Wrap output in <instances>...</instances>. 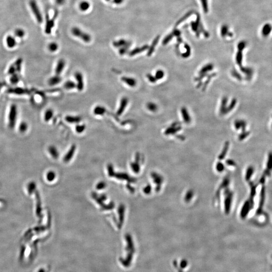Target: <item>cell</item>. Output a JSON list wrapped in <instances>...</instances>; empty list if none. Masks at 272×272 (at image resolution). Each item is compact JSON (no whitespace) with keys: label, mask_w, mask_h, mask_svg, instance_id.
<instances>
[{"label":"cell","mask_w":272,"mask_h":272,"mask_svg":"<svg viewBox=\"0 0 272 272\" xmlns=\"http://www.w3.org/2000/svg\"><path fill=\"white\" fill-rule=\"evenodd\" d=\"M213 68H214V65H213L212 64H208L202 68L199 72V74L206 73L208 72L209 71H211L213 70Z\"/></svg>","instance_id":"d4e9b609"},{"label":"cell","mask_w":272,"mask_h":272,"mask_svg":"<svg viewBox=\"0 0 272 272\" xmlns=\"http://www.w3.org/2000/svg\"><path fill=\"white\" fill-rule=\"evenodd\" d=\"M250 134L249 132H247V131H245V132H242V133L240 134L239 136V140H243L245 138H246Z\"/></svg>","instance_id":"b9f144b4"},{"label":"cell","mask_w":272,"mask_h":272,"mask_svg":"<svg viewBox=\"0 0 272 272\" xmlns=\"http://www.w3.org/2000/svg\"><path fill=\"white\" fill-rule=\"evenodd\" d=\"M192 14V12H189L186 15L184 16V17H183L182 18L180 19L179 21H178L177 23V25H178L180 24V23H181V22H183V21H185V20H186V19L188 18Z\"/></svg>","instance_id":"f6af8a7d"},{"label":"cell","mask_w":272,"mask_h":272,"mask_svg":"<svg viewBox=\"0 0 272 272\" xmlns=\"http://www.w3.org/2000/svg\"><path fill=\"white\" fill-rule=\"evenodd\" d=\"M58 11H55L54 13V16L52 18H49V14L46 13V16H45V19H46V25H45V32L46 34H51L52 33V29L54 27L55 25V20L57 18V17L58 16Z\"/></svg>","instance_id":"5b68a950"},{"label":"cell","mask_w":272,"mask_h":272,"mask_svg":"<svg viewBox=\"0 0 272 272\" xmlns=\"http://www.w3.org/2000/svg\"><path fill=\"white\" fill-rule=\"evenodd\" d=\"M64 87L67 90H72L76 87V84L71 80H68L64 83Z\"/></svg>","instance_id":"83f0119b"},{"label":"cell","mask_w":272,"mask_h":272,"mask_svg":"<svg viewBox=\"0 0 272 272\" xmlns=\"http://www.w3.org/2000/svg\"><path fill=\"white\" fill-rule=\"evenodd\" d=\"M272 31V25L270 23H267L263 26L262 29H261V33L262 36L264 37H267L269 36V35L270 34V33Z\"/></svg>","instance_id":"4fadbf2b"},{"label":"cell","mask_w":272,"mask_h":272,"mask_svg":"<svg viewBox=\"0 0 272 272\" xmlns=\"http://www.w3.org/2000/svg\"><path fill=\"white\" fill-rule=\"evenodd\" d=\"M240 70L242 72L245 74L247 77L250 78L252 76L253 74V70L252 68L241 66L240 67Z\"/></svg>","instance_id":"cb8c5ba5"},{"label":"cell","mask_w":272,"mask_h":272,"mask_svg":"<svg viewBox=\"0 0 272 272\" xmlns=\"http://www.w3.org/2000/svg\"><path fill=\"white\" fill-rule=\"evenodd\" d=\"M66 66V62L65 60L61 58L58 60L55 67V73L57 75H60L63 71Z\"/></svg>","instance_id":"ba28073f"},{"label":"cell","mask_w":272,"mask_h":272,"mask_svg":"<svg viewBox=\"0 0 272 272\" xmlns=\"http://www.w3.org/2000/svg\"><path fill=\"white\" fill-rule=\"evenodd\" d=\"M246 42L245 41H241L238 43L237 45V48L238 51H243L246 46Z\"/></svg>","instance_id":"60d3db41"},{"label":"cell","mask_w":272,"mask_h":272,"mask_svg":"<svg viewBox=\"0 0 272 272\" xmlns=\"http://www.w3.org/2000/svg\"><path fill=\"white\" fill-rule=\"evenodd\" d=\"M184 46H185V48L186 49V52L181 54V55L183 58H188L191 55V48L189 45H188L187 43H185Z\"/></svg>","instance_id":"1f68e13d"},{"label":"cell","mask_w":272,"mask_h":272,"mask_svg":"<svg viewBox=\"0 0 272 272\" xmlns=\"http://www.w3.org/2000/svg\"><path fill=\"white\" fill-rule=\"evenodd\" d=\"M234 126L237 130L241 129V123H240V120H236L234 122Z\"/></svg>","instance_id":"681fc988"},{"label":"cell","mask_w":272,"mask_h":272,"mask_svg":"<svg viewBox=\"0 0 272 272\" xmlns=\"http://www.w3.org/2000/svg\"><path fill=\"white\" fill-rule=\"evenodd\" d=\"M242 58H243V55H242V51H238L236 55V62L237 64L240 67L242 66Z\"/></svg>","instance_id":"4316f807"},{"label":"cell","mask_w":272,"mask_h":272,"mask_svg":"<svg viewBox=\"0 0 272 272\" xmlns=\"http://www.w3.org/2000/svg\"><path fill=\"white\" fill-rule=\"evenodd\" d=\"M240 120V123H241V129L242 132H245L246 131V122L245 121V120Z\"/></svg>","instance_id":"c3c4849f"},{"label":"cell","mask_w":272,"mask_h":272,"mask_svg":"<svg viewBox=\"0 0 272 272\" xmlns=\"http://www.w3.org/2000/svg\"><path fill=\"white\" fill-rule=\"evenodd\" d=\"M14 34H15V36H17L19 38H22V37L24 36L25 33V31L23 30V29H21V28H18V29H16Z\"/></svg>","instance_id":"836d02e7"},{"label":"cell","mask_w":272,"mask_h":272,"mask_svg":"<svg viewBox=\"0 0 272 272\" xmlns=\"http://www.w3.org/2000/svg\"><path fill=\"white\" fill-rule=\"evenodd\" d=\"M29 6L31 8L33 13L35 16L38 23H42L43 22V17L40 11L37 2L36 0H30L29 1Z\"/></svg>","instance_id":"7a4b0ae2"},{"label":"cell","mask_w":272,"mask_h":272,"mask_svg":"<svg viewBox=\"0 0 272 272\" xmlns=\"http://www.w3.org/2000/svg\"><path fill=\"white\" fill-rule=\"evenodd\" d=\"M149 48V46L148 45H144L141 47H139V48H136L133 49L132 51L129 52V55L130 57H133L134 55H138V54H140L142 52H144V51L147 50Z\"/></svg>","instance_id":"8fae6325"},{"label":"cell","mask_w":272,"mask_h":272,"mask_svg":"<svg viewBox=\"0 0 272 272\" xmlns=\"http://www.w3.org/2000/svg\"><path fill=\"white\" fill-rule=\"evenodd\" d=\"M164 76V72L162 70H159L156 72L155 77L156 80H158L163 78V77Z\"/></svg>","instance_id":"74e56055"},{"label":"cell","mask_w":272,"mask_h":272,"mask_svg":"<svg viewBox=\"0 0 272 272\" xmlns=\"http://www.w3.org/2000/svg\"><path fill=\"white\" fill-rule=\"evenodd\" d=\"M61 81L62 78L60 77V75H55L48 79V84L51 86H55L56 85L59 84Z\"/></svg>","instance_id":"5bb4252c"},{"label":"cell","mask_w":272,"mask_h":272,"mask_svg":"<svg viewBox=\"0 0 272 272\" xmlns=\"http://www.w3.org/2000/svg\"><path fill=\"white\" fill-rule=\"evenodd\" d=\"M174 36V31H172V33H171L170 34H168V35L166 37H165L164 39H163V42H162L163 45H166L167 43H168V42L172 39V38H173Z\"/></svg>","instance_id":"d590c367"},{"label":"cell","mask_w":272,"mask_h":272,"mask_svg":"<svg viewBox=\"0 0 272 272\" xmlns=\"http://www.w3.org/2000/svg\"><path fill=\"white\" fill-rule=\"evenodd\" d=\"M85 129H86V126L84 124H81V125L78 124L75 127L76 131L79 134H81L82 133H83L85 130Z\"/></svg>","instance_id":"e575fe53"},{"label":"cell","mask_w":272,"mask_h":272,"mask_svg":"<svg viewBox=\"0 0 272 272\" xmlns=\"http://www.w3.org/2000/svg\"><path fill=\"white\" fill-rule=\"evenodd\" d=\"M19 81V78L18 76L17 75V74H13L10 78L11 83L13 84H16L18 83Z\"/></svg>","instance_id":"f35d334b"},{"label":"cell","mask_w":272,"mask_h":272,"mask_svg":"<svg viewBox=\"0 0 272 272\" xmlns=\"http://www.w3.org/2000/svg\"><path fill=\"white\" fill-rule=\"evenodd\" d=\"M208 75V73L200 74V75L198 77H196V78H195V81H201L203 80V79L205 77H207Z\"/></svg>","instance_id":"7bdbcfd3"},{"label":"cell","mask_w":272,"mask_h":272,"mask_svg":"<svg viewBox=\"0 0 272 272\" xmlns=\"http://www.w3.org/2000/svg\"><path fill=\"white\" fill-rule=\"evenodd\" d=\"M55 2L58 5H62L65 3V0H55Z\"/></svg>","instance_id":"816d5d0a"},{"label":"cell","mask_w":272,"mask_h":272,"mask_svg":"<svg viewBox=\"0 0 272 272\" xmlns=\"http://www.w3.org/2000/svg\"><path fill=\"white\" fill-rule=\"evenodd\" d=\"M113 2L117 5H120L123 2V0H113Z\"/></svg>","instance_id":"f5cc1de1"},{"label":"cell","mask_w":272,"mask_h":272,"mask_svg":"<svg viewBox=\"0 0 272 272\" xmlns=\"http://www.w3.org/2000/svg\"><path fill=\"white\" fill-rule=\"evenodd\" d=\"M65 120L69 123L78 124L79 123L81 122L82 117L80 116L67 115L66 117H65Z\"/></svg>","instance_id":"7c38bea8"},{"label":"cell","mask_w":272,"mask_h":272,"mask_svg":"<svg viewBox=\"0 0 272 272\" xmlns=\"http://www.w3.org/2000/svg\"><path fill=\"white\" fill-rule=\"evenodd\" d=\"M90 4L87 1H83L79 4V8L82 11H86L89 9Z\"/></svg>","instance_id":"f546056e"},{"label":"cell","mask_w":272,"mask_h":272,"mask_svg":"<svg viewBox=\"0 0 272 272\" xmlns=\"http://www.w3.org/2000/svg\"><path fill=\"white\" fill-rule=\"evenodd\" d=\"M129 46H123V47L120 48L119 51H118L119 54H120V55H124L125 54H126L129 52Z\"/></svg>","instance_id":"ab89813d"},{"label":"cell","mask_w":272,"mask_h":272,"mask_svg":"<svg viewBox=\"0 0 272 272\" xmlns=\"http://www.w3.org/2000/svg\"><path fill=\"white\" fill-rule=\"evenodd\" d=\"M146 77H147V78L148 79L149 81L151 82V83H155L157 81V80H156L155 77V76H153L152 75H151V74H147Z\"/></svg>","instance_id":"bcb514c9"},{"label":"cell","mask_w":272,"mask_h":272,"mask_svg":"<svg viewBox=\"0 0 272 272\" xmlns=\"http://www.w3.org/2000/svg\"><path fill=\"white\" fill-rule=\"evenodd\" d=\"M177 138L180 139V140H185V137L183 135H177Z\"/></svg>","instance_id":"9f6ffc18"},{"label":"cell","mask_w":272,"mask_h":272,"mask_svg":"<svg viewBox=\"0 0 272 272\" xmlns=\"http://www.w3.org/2000/svg\"><path fill=\"white\" fill-rule=\"evenodd\" d=\"M203 82L202 81H199V83H198L197 86H196V88H199L201 87L202 86H203Z\"/></svg>","instance_id":"db71d44e"},{"label":"cell","mask_w":272,"mask_h":272,"mask_svg":"<svg viewBox=\"0 0 272 272\" xmlns=\"http://www.w3.org/2000/svg\"><path fill=\"white\" fill-rule=\"evenodd\" d=\"M220 32L221 35L223 37H226L227 36L229 37H231L232 36V33L230 32L229 33V28L226 25H223V26H222Z\"/></svg>","instance_id":"7402d4cb"},{"label":"cell","mask_w":272,"mask_h":272,"mask_svg":"<svg viewBox=\"0 0 272 272\" xmlns=\"http://www.w3.org/2000/svg\"><path fill=\"white\" fill-rule=\"evenodd\" d=\"M159 39H160V36H157L154 39V40L153 41L152 43V45H151V46L148 48V51L147 52V55L148 57L151 56L152 55L153 53L154 52L156 46L157 45V44L158 43Z\"/></svg>","instance_id":"9a60e30c"},{"label":"cell","mask_w":272,"mask_h":272,"mask_svg":"<svg viewBox=\"0 0 272 272\" xmlns=\"http://www.w3.org/2000/svg\"><path fill=\"white\" fill-rule=\"evenodd\" d=\"M147 108L149 111L152 112H155L157 111L158 109V106L155 103H153V102H148L147 104Z\"/></svg>","instance_id":"4dcf8cb0"},{"label":"cell","mask_w":272,"mask_h":272,"mask_svg":"<svg viewBox=\"0 0 272 272\" xmlns=\"http://www.w3.org/2000/svg\"><path fill=\"white\" fill-rule=\"evenodd\" d=\"M54 111L52 109H48L45 111L44 115H43V118L45 120V122H48L50 121L52 118L54 117Z\"/></svg>","instance_id":"44dd1931"},{"label":"cell","mask_w":272,"mask_h":272,"mask_svg":"<svg viewBox=\"0 0 272 272\" xmlns=\"http://www.w3.org/2000/svg\"><path fill=\"white\" fill-rule=\"evenodd\" d=\"M105 1H109L110 0H105Z\"/></svg>","instance_id":"680465c9"},{"label":"cell","mask_w":272,"mask_h":272,"mask_svg":"<svg viewBox=\"0 0 272 272\" xmlns=\"http://www.w3.org/2000/svg\"><path fill=\"white\" fill-rule=\"evenodd\" d=\"M38 272H45V269L42 268V269H40L39 270Z\"/></svg>","instance_id":"6f0895ef"},{"label":"cell","mask_w":272,"mask_h":272,"mask_svg":"<svg viewBox=\"0 0 272 272\" xmlns=\"http://www.w3.org/2000/svg\"><path fill=\"white\" fill-rule=\"evenodd\" d=\"M18 117V108L15 104L11 105L8 114V126L10 129H13L15 126Z\"/></svg>","instance_id":"6da1fadb"},{"label":"cell","mask_w":272,"mask_h":272,"mask_svg":"<svg viewBox=\"0 0 272 272\" xmlns=\"http://www.w3.org/2000/svg\"><path fill=\"white\" fill-rule=\"evenodd\" d=\"M58 45L55 42H51L48 45V49L51 52H55L58 49Z\"/></svg>","instance_id":"d6a6232c"},{"label":"cell","mask_w":272,"mask_h":272,"mask_svg":"<svg viewBox=\"0 0 272 272\" xmlns=\"http://www.w3.org/2000/svg\"><path fill=\"white\" fill-rule=\"evenodd\" d=\"M253 172H254V169L252 167H249L248 169V174H247V175H246V177H247L248 179L251 178V177L252 175V174H253Z\"/></svg>","instance_id":"f907efd6"},{"label":"cell","mask_w":272,"mask_h":272,"mask_svg":"<svg viewBox=\"0 0 272 272\" xmlns=\"http://www.w3.org/2000/svg\"><path fill=\"white\" fill-rule=\"evenodd\" d=\"M201 2L202 5V8H203V11L205 13H207L209 11L208 9V0H201Z\"/></svg>","instance_id":"8d00e7d4"},{"label":"cell","mask_w":272,"mask_h":272,"mask_svg":"<svg viewBox=\"0 0 272 272\" xmlns=\"http://www.w3.org/2000/svg\"><path fill=\"white\" fill-rule=\"evenodd\" d=\"M180 123H180V122H174V123H172L171 126L174 127H177V126H179V125H180Z\"/></svg>","instance_id":"11a10c76"},{"label":"cell","mask_w":272,"mask_h":272,"mask_svg":"<svg viewBox=\"0 0 272 272\" xmlns=\"http://www.w3.org/2000/svg\"><path fill=\"white\" fill-rule=\"evenodd\" d=\"M237 100L235 98H233L231 100L230 105L228 106L226 108V114H228V112H230L234 109V108H235L236 105Z\"/></svg>","instance_id":"f1b7e54d"},{"label":"cell","mask_w":272,"mask_h":272,"mask_svg":"<svg viewBox=\"0 0 272 272\" xmlns=\"http://www.w3.org/2000/svg\"><path fill=\"white\" fill-rule=\"evenodd\" d=\"M228 102V98L226 96L223 97L222 99L221 104L220 108V113L221 115H225L226 114V108Z\"/></svg>","instance_id":"e0dca14e"},{"label":"cell","mask_w":272,"mask_h":272,"mask_svg":"<svg viewBox=\"0 0 272 272\" xmlns=\"http://www.w3.org/2000/svg\"><path fill=\"white\" fill-rule=\"evenodd\" d=\"M181 113L183 117L184 122L186 123H189L191 122V118L188 110L186 108L183 107L181 108Z\"/></svg>","instance_id":"ac0fdd59"},{"label":"cell","mask_w":272,"mask_h":272,"mask_svg":"<svg viewBox=\"0 0 272 272\" xmlns=\"http://www.w3.org/2000/svg\"><path fill=\"white\" fill-rule=\"evenodd\" d=\"M106 109L104 106L97 105L93 110V113L96 115H103L106 113Z\"/></svg>","instance_id":"ffe728a7"},{"label":"cell","mask_w":272,"mask_h":272,"mask_svg":"<svg viewBox=\"0 0 272 272\" xmlns=\"http://www.w3.org/2000/svg\"><path fill=\"white\" fill-rule=\"evenodd\" d=\"M267 168L269 169H271L272 168V153L270 152L269 153V158H268V161H267Z\"/></svg>","instance_id":"7dc6e473"},{"label":"cell","mask_w":272,"mask_h":272,"mask_svg":"<svg viewBox=\"0 0 272 272\" xmlns=\"http://www.w3.org/2000/svg\"></svg>","instance_id":"91938a15"},{"label":"cell","mask_w":272,"mask_h":272,"mask_svg":"<svg viewBox=\"0 0 272 272\" xmlns=\"http://www.w3.org/2000/svg\"><path fill=\"white\" fill-rule=\"evenodd\" d=\"M75 78L77 81L76 87H77V89L79 91H82L84 89V83L83 75L80 72H77L75 74Z\"/></svg>","instance_id":"8992f818"},{"label":"cell","mask_w":272,"mask_h":272,"mask_svg":"<svg viewBox=\"0 0 272 272\" xmlns=\"http://www.w3.org/2000/svg\"><path fill=\"white\" fill-rule=\"evenodd\" d=\"M129 103V99L128 97H123L121 99L120 102V106L118 107V109L117 111V114L118 116L122 115L124 111L126 108L127 106Z\"/></svg>","instance_id":"52a82bcc"},{"label":"cell","mask_w":272,"mask_h":272,"mask_svg":"<svg viewBox=\"0 0 272 272\" xmlns=\"http://www.w3.org/2000/svg\"><path fill=\"white\" fill-rule=\"evenodd\" d=\"M29 128V126L28 125L27 123L25 121L21 122L18 126V130L20 133H24L27 131Z\"/></svg>","instance_id":"484cf974"},{"label":"cell","mask_w":272,"mask_h":272,"mask_svg":"<svg viewBox=\"0 0 272 272\" xmlns=\"http://www.w3.org/2000/svg\"><path fill=\"white\" fill-rule=\"evenodd\" d=\"M7 45L10 48H14L17 45V42L15 39L11 36H8L6 38Z\"/></svg>","instance_id":"d6986e66"},{"label":"cell","mask_w":272,"mask_h":272,"mask_svg":"<svg viewBox=\"0 0 272 272\" xmlns=\"http://www.w3.org/2000/svg\"><path fill=\"white\" fill-rule=\"evenodd\" d=\"M182 129V127L180 126H178L177 127H172L168 128L167 129L165 130L164 132L165 135H174L176 133L178 132L179 131H180Z\"/></svg>","instance_id":"2e32d148"},{"label":"cell","mask_w":272,"mask_h":272,"mask_svg":"<svg viewBox=\"0 0 272 272\" xmlns=\"http://www.w3.org/2000/svg\"><path fill=\"white\" fill-rule=\"evenodd\" d=\"M112 45H114L115 48H120L123 46H130L131 45V42L130 41L124 39H121L118 40H116L113 42Z\"/></svg>","instance_id":"9c48e42d"},{"label":"cell","mask_w":272,"mask_h":272,"mask_svg":"<svg viewBox=\"0 0 272 272\" xmlns=\"http://www.w3.org/2000/svg\"><path fill=\"white\" fill-rule=\"evenodd\" d=\"M191 26H192V30L195 32L197 36L199 37L200 36V33H203V34L204 35L205 37H209V34L208 33H207L205 30L203 29V26L202 25L201 22L200 20V17L199 16L197 17V20L195 22H192L191 23Z\"/></svg>","instance_id":"3957f363"},{"label":"cell","mask_w":272,"mask_h":272,"mask_svg":"<svg viewBox=\"0 0 272 272\" xmlns=\"http://www.w3.org/2000/svg\"><path fill=\"white\" fill-rule=\"evenodd\" d=\"M121 80L123 83L126 84L128 86L131 87H134L137 85V81L135 79L132 78V77L123 76L122 77Z\"/></svg>","instance_id":"30bf717a"},{"label":"cell","mask_w":272,"mask_h":272,"mask_svg":"<svg viewBox=\"0 0 272 272\" xmlns=\"http://www.w3.org/2000/svg\"><path fill=\"white\" fill-rule=\"evenodd\" d=\"M72 33L76 37H78L79 39H81L83 42L86 43H88L90 42L91 40V36L87 33H85L82 31L79 28L75 27L72 29Z\"/></svg>","instance_id":"277c9868"},{"label":"cell","mask_w":272,"mask_h":272,"mask_svg":"<svg viewBox=\"0 0 272 272\" xmlns=\"http://www.w3.org/2000/svg\"><path fill=\"white\" fill-rule=\"evenodd\" d=\"M231 74L233 76V77L237 79H238L239 80H242V77H241V75H240L239 73H238V72H237L235 70H232V72H231Z\"/></svg>","instance_id":"ee69618b"},{"label":"cell","mask_w":272,"mask_h":272,"mask_svg":"<svg viewBox=\"0 0 272 272\" xmlns=\"http://www.w3.org/2000/svg\"><path fill=\"white\" fill-rule=\"evenodd\" d=\"M216 76V73H212V74H210V75H208L207 76V80L205 81V82L203 84V86H202L203 87H202V90L203 91L206 90V88L207 87L208 85L209 84V83L210 82L211 79L213 78V77H215Z\"/></svg>","instance_id":"603a6c76"}]
</instances>
